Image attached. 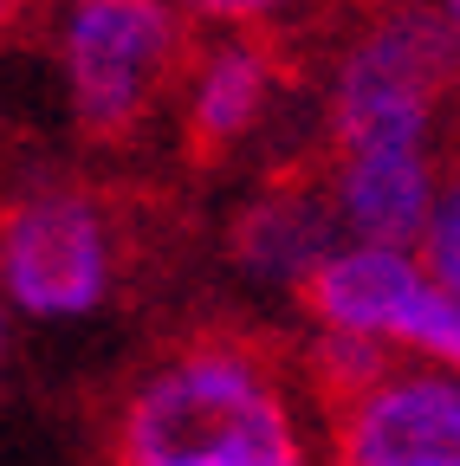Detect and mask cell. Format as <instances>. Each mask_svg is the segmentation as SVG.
<instances>
[{
  "mask_svg": "<svg viewBox=\"0 0 460 466\" xmlns=\"http://www.w3.org/2000/svg\"><path fill=\"white\" fill-rule=\"evenodd\" d=\"M292 395L260 343L195 337L118 401L110 466H299Z\"/></svg>",
  "mask_w": 460,
  "mask_h": 466,
  "instance_id": "cell-1",
  "label": "cell"
},
{
  "mask_svg": "<svg viewBox=\"0 0 460 466\" xmlns=\"http://www.w3.org/2000/svg\"><path fill=\"white\" fill-rule=\"evenodd\" d=\"M299 299L337 337H363V343L402 350L415 363L460 370V299L415 253L357 247V240L331 247L299 279Z\"/></svg>",
  "mask_w": 460,
  "mask_h": 466,
  "instance_id": "cell-2",
  "label": "cell"
},
{
  "mask_svg": "<svg viewBox=\"0 0 460 466\" xmlns=\"http://www.w3.org/2000/svg\"><path fill=\"white\" fill-rule=\"evenodd\" d=\"M460 66V39L441 14H383L331 78V137L357 143H428L434 97Z\"/></svg>",
  "mask_w": 460,
  "mask_h": 466,
  "instance_id": "cell-3",
  "label": "cell"
},
{
  "mask_svg": "<svg viewBox=\"0 0 460 466\" xmlns=\"http://www.w3.org/2000/svg\"><path fill=\"white\" fill-rule=\"evenodd\" d=\"M182 20L162 0H72L59 58L78 130L97 143H118L143 124L156 85L176 66Z\"/></svg>",
  "mask_w": 460,
  "mask_h": 466,
  "instance_id": "cell-4",
  "label": "cell"
},
{
  "mask_svg": "<svg viewBox=\"0 0 460 466\" xmlns=\"http://www.w3.org/2000/svg\"><path fill=\"white\" fill-rule=\"evenodd\" d=\"M0 291L26 318H85L110 291V227L85 188H33L0 214Z\"/></svg>",
  "mask_w": 460,
  "mask_h": 466,
  "instance_id": "cell-5",
  "label": "cell"
},
{
  "mask_svg": "<svg viewBox=\"0 0 460 466\" xmlns=\"http://www.w3.org/2000/svg\"><path fill=\"white\" fill-rule=\"evenodd\" d=\"M331 188H337V220L351 227L357 247L415 253L434 214L441 168L428 143H357V149H337Z\"/></svg>",
  "mask_w": 460,
  "mask_h": 466,
  "instance_id": "cell-6",
  "label": "cell"
},
{
  "mask_svg": "<svg viewBox=\"0 0 460 466\" xmlns=\"http://www.w3.org/2000/svg\"><path fill=\"white\" fill-rule=\"evenodd\" d=\"M266 97H272V58L253 39H227L220 52H208L189 91V149L220 156L234 137L260 124Z\"/></svg>",
  "mask_w": 460,
  "mask_h": 466,
  "instance_id": "cell-7",
  "label": "cell"
},
{
  "mask_svg": "<svg viewBox=\"0 0 460 466\" xmlns=\"http://www.w3.org/2000/svg\"><path fill=\"white\" fill-rule=\"evenodd\" d=\"M422 266L460 299V156L434 188V214H428V233H422Z\"/></svg>",
  "mask_w": 460,
  "mask_h": 466,
  "instance_id": "cell-8",
  "label": "cell"
},
{
  "mask_svg": "<svg viewBox=\"0 0 460 466\" xmlns=\"http://www.w3.org/2000/svg\"><path fill=\"white\" fill-rule=\"evenodd\" d=\"M201 20H227V26H247V20H266V14H285L292 0H189Z\"/></svg>",
  "mask_w": 460,
  "mask_h": 466,
  "instance_id": "cell-9",
  "label": "cell"
},
{
  "mask_svg": "<svg viewBox=\"0 0 460 466\" xmlns=\"http://www.w3.org/2000/svg\"><path fill=\"white\" fill-rule=\"evenodd\" d=\"M441 20H447V33L460 39V0H441Z\"/></svg>",
  "mask_w": 460,
  "mask_h": 466,
  "instance_id": "cell-10",
  "label": "cell"
},
{
  "mask_svg": "<svg viewBox=\"0 0 460 466\" xmlns=\"http://www.w3.org/2000/svg\"><path fill=\"white\" fill-rule=\"evenodd\" d=\"M14 7H20V0H0V33H7V20H14Z\"/></svg>",
  "mask_w": 460,
  "mask_h": 466,
  "instance_id": "cell-11",
  "label": "cell"
},
{
  "mask_svg": "<svg viewBox=\"0 0 460 466\" xmlns=\"http://www.w3.org/2000/svg\"><path fill=\"white\" fill-rule=\"evenodd\" d=\"M0 357H7V305H0Z\"/></svg>",
  "mask_w": 460,
  "mask_h": 466,
  "instance_id": "cell-12",
  "label": "cell"
},
{
  "mask_svg": "<svg viewBox=\"0 0 460 466\" xmlns=\"http://www.w3.org/2000/svg\"><path fill=\"white\" fill-rule=\"evenodd\" d=\"M299 466H305V460H299Z\"/></svg>",
  "mask_w": 460,
  "mask_h": 466,
  "instance_id": "cell-13",
  "label": "cell"
}]
</instances>
